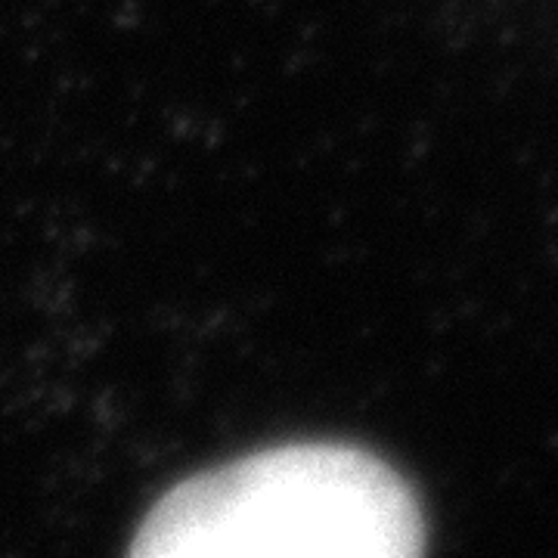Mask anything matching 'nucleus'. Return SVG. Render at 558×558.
Listing matches in <instances>:
<instances>
[{
	"label": "nucleus",
	"mask_w": 558,
	"mask_h": 558,
	"mask_svg": "<svg viewBox=\"0 0 558 558\" xmlns=\"http://www.w3.org/2000/svg\"><path fill=\"white\" fill-rule=\"evenodd\" d=\"M425 521L410 484L348 444H286L180 481L149 509L137 558H413Z\"/></svg>",
	"instance_id": "obj_1"
}]
</instances>
